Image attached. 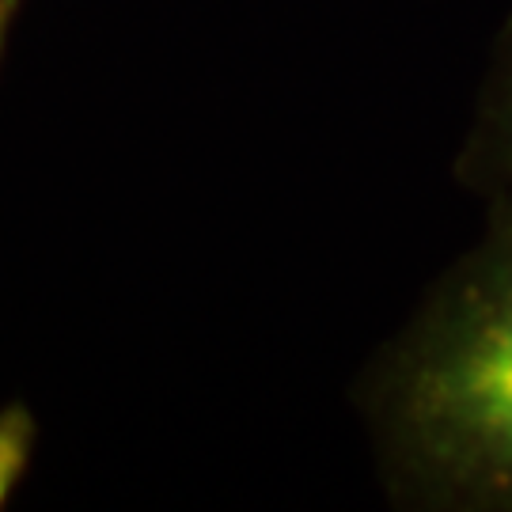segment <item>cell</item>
Masks as SVG:
<instances>
[{"instance_id":"1","label":"cell","mask_w":512,"mask_h":512,"mask_svg":"<svg viewBox=\"0 0 512 512\" xmlns=\"http://www.w3.org/2000/svg\"><path fill=\"white\" fill-rule=\"evenodd\" d=\"M387 418L425 486L512 509V205L410 334L387 384Z\"/></svg>"},{"instance_id":"2","label":"cell","mask_w":512,"mask_h":512,"mask_svg":"<svg viewBox=\"0 0 512 512\" xmlns=\"http://www.w3.org/2000/svg\"><path fill=\"white\" fill-rule=\"evenodd\" d=\"M35 448V421L23 406L0 410V509L19 486Z\"/></svg>"},{"instance_id":"3","label":"cell","mask_w":512,"mask_h":512,"mask_svg":"<svg viewBox=\"0 0 512 512\" xmlns=\"http://www.w3.org/2000/svg\"><path fill=\"white\" fill-rule=\"evenodd\" d=\"M494 145L497 160L512 175V73L505 76V88H501V99H497L494 107Z\"/></svg>"},{"instance_id":"4","label":"cell","mask_w":512,"mask_h":512,"mask_svg":"<svg viewBox=\"0 0 512 512\" xmlns=\"http://www.w3.org/2000/svg\"><path fill=\"white\" fill-rule=\"evenodd\" d=\"M16 4H19V0H0V27H4V23H8V16L16 12Z\"/></svg>"},{"instance_id":"5","label":"cell","mask_w":512,"mask_h":512,"mask_svg":"<svg viewBox=\"0 0 512 512\" xmlns=\"http://www.w3.org/2000/svg\"><path fill=\"white\" fill-rule=\"evenodd\" d=\"M0 35H4V27H0Z\"/></svg>"}]
</instances>
